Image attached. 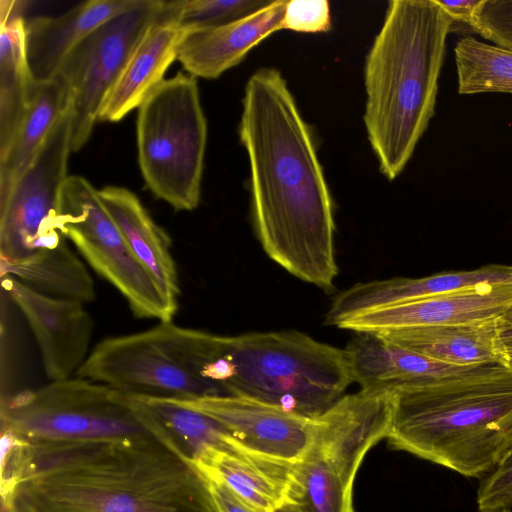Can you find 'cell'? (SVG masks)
I'll list each match as a JSON object with an SVG mask.
<instances>
[{
	"label": "cell",
	"mask_w": 512,
	"mask_h": 512,
	"mask_svg": "<svg viewBox=\"0 0 512 512\" xmlns=\"http://www.w3.org/2000/svg\"><path fill=\"white\" fill-rule=\"evenodd\" d=\"M77 375L135 396L172 400L223 396L184 365L166 322L143 332L102 340Z\"/></svg>",
	"instance_id": "obj_11"
},
{
	"label": "cell",
	"mask_w": 512,
	"mask_h": 512,
	"mask_svg": "<svg viewBox=\"0 0 512 512\" xmlns=\"http://www.w3.org/2000/svg\"><path fill=\"white\" fill-rule=\"evenodd\" d=\"M281 29L301 33H322L331 29L327 0H288Z\"/></svg>",
	"instance_id": "obj_33"
},
{
	"label": "cell",
	"mask_w": 512,
	"mask_h": 512,
	"mask_svg": "<svg viewBox=\"0 0 512 512\" xmlns=\"http://www.w3.org/2000/svg\"><path fill=\"white\" fill-rule=\"evenodd\" d=\"M512 305V283L485 285L366 311L337 327L354 332L475 323L497 318Z\"/></svg>",
	"instance_id": "obj_15"
},
{
	"label": "cell",
	"mask_w": 512,
	"mask_h": 512,
	"mask_svg": "<svg viewBox=\"0 0 512 512\" xmlns=\"http://www.w3.org/2000/svg\"><path fill=\"white\" fill-rule=\"evenodd\" d=\"M70 102L68 85L59 74L36 83L27 114L9 148L0 156V200L32 164L57 121L70 108Z\"/></svg>",
	"instance_id": "obj_24"
},
{
	"label": "cell",
	"mask_w": 512,
	"mask_h": 512,
	"mask_svg": "<svg viewBox=\"0 0 512 512\" xmlns=\"http://www.w3.org/2000/svg\"><path fill=\"white\" fill-rule=\"evenodd\" d=\"M472 31L512 51V0H481L474 14Z\"/></svg>",
	"instance_id": "obj_31"
},
{
	"label": "cell",
	"mask_w": 512,
	"mask_h": 512,
	"mask_svg": "<svg viewBox=\"0 0 512 512\" xmlns=\"http://www.w3.org/2000/svg\"><path fill=\"white\" fill-rule=\"evenodd\" d=\"M480 480L476 498L479 512L512 509V446L495 468Z\"/></svg>",
	"instance_id": "obj_32"
},
{
	"label": "cell",
	"mask_w": 512,
	"mask_h": 512,
	"mask_svg": "<svg viewBox=\"0 0 512 512\" xmlns=\"http://www.w3.org/2000/svg\"><path fill=\"white\" fill-rule=\"evenodd\" d=\"M452 25L436 0H392L366 57L364 124L388 180L404 170L434 115Z\"/></svg>",
	"instance_id": "obj_3"
},
{
	"label": "cell",
	"mask_w": 512,
	"mask_h": 512,
	"mask_svg": "<svg viewBox=\"0 0 512 512\" xmlns=\"http://www.w3.org/2000/svg\"><path fill=\"white\" fill-rule=\"evenodd\" d=\"M138 163L150 191L176 211L194 210L201 198L207 121L196 77L163 80L138 107Z\"/></svg>",
	"instance_id": "obj_7"
},
{
	"label": "cell",
	"mask_w": 512,
	"mask_h": 512,
	"mask_svg": "<svg viewBox=\"0 0 512 512\" xmlns=\"http://www.w3.org/2000/svg\"><path fill=\"white\" fill-rule=\"evenodd\" d=\"M183 31L174 20L170 1L160 17L146 30L120 78L106 97L98 120L118 122L138 108L164 79L173 61Z\"/></svg>",
	"instance_id": "obj_21"
},
{
	"label": "cell",
	"mask_w": 512,
	"mask_h": 512,
	"mask_svg": "<svg viewBox=\"0 0 512 512\" xmlns=\"http://www.w3.org/2000/svg\"><path fill=\"white\" fill-rule=\"evenodd\" d=\"M271 0H173V14L182 31L223 26L240 20Z\"/></svg>",
	"instance_id": "obj_30"
},
{
	"label": "cell",
	"mask_w": 512,
	"mask_h": 512,
	"mask_svg": "<svg viewBox=\"0 0 512 512\" xmlns=\"http://www.w3.org/2000/svg\"><path fill=\"white\" fill-rule=\"evenodd\" d=\"M127 395L169 441L193 462L207 448H223L234 443L218 421L200 411L170 399Z\"/></svg>",
	"instance_id": "obj_27"
},
{
	"label": "cell",
	"mask_w": 512,
	"mask_h": 512,
	"mask_svg": "<svg viewBox=\"0 0 512 512\" xmlns=\"http://www.w3.org/2000/svg\"><path fill=\"white\" fill-rule=\"evenodd\" d=\"M164 0H144L138 7L103 23L62 62L57 74L68 85L71 151L89 139L106 97L120 78L146 30L160 17Z\"/></svg>",
	"instance_id": "obj_10"
},
{
	"label": "cell",
	"mask_w": 512,
	"mask_h": 512,
	"mask_svg": "<svg viewBox=\"0 0 512 512\" xmlns=\"http://www.w3.org/2000/svg\"><path fill=\"white\" fill-rule=\"evenodd\" d=\"M25 22L23 16L0 22V156L17 134L37 83L27 59Z\"/></svg>",
	"instance_id": "obj_25"
},
{
	"label": "cell",
	"mask_w": 512,
	"mask_h": 512,
	"mask_svg": "<svg viewBox=\"0 0 512 512\" xmlns=\"http://www.w3.org/2000/svg\"><path fill=\"white\" fill-rule=\"evenodd\" d=\"M496 341L506 363L512 366V305L495 319Z\"/></svg>",
	"instance_id": "obj_35"
},
{
	"label": "cell",
	"mask_w": 512,
	"mask_h": 512,
	"mask_svg": "<svg viewBox=\"0 0 512 512\" xmlns=\"http://www.w3.org/2000/svg\"><path fill=\"white\" fill-rule=\"evenodd\" d=\"M1 284L26 319L50 382L71 378L89 355L94 324L84 303L44 294L11 276L1 277Z\"/></svg>",
	"instance_id": "obj_13"
},
{
	"label": "cell",
	"mask_w": 512,
	"mask_h": 512,
	"mask_svg": "<svg viewBox=\"0 0 512 512\" xmlns=\"http://www.w3.org/2000/svg\"><path fill=\"white\" fill-rule=\"evenodd\" d=\"M275 512H303L302 509L295 503H286Z\"/></svg>",
	"instance_id": "obj_37"
},
{
	"label": "cell",
	"mask_w": 512,
	"mask_h": 512,
	"mask_svg": "<svg viewBox=\"0 0 512 512\" xmlns=\"http://www.w3.org/2000/svg\"><path fill=\"white\" fill-rule=\"evenodd\" d=\"M58 228L90 267L124 296L136 317L172 320L175 313L157 283L131 251L98 190L84 177L68 176L63 183Z\"/></svg>",
	"instance_id": "obj_8"
},
{
	"label": "cell",
	"mask_w": 512,
	"mask_h": 512,
	"mask_svg": "<svg viewBox=\"0 0 512 512\" xmlns=\"http://www.w3.org/2000/svg\"><path fill=\"white\" fill-rule=\"evenodd\" d=\"M1 424L32 443L169 441L127 394L80 377L2 395Z\"/></svg>",
	"instance_id": "obj_6"
},
{
	"label": "cell",
	"mask_w": 512,
	"mask_h": 512,
	"mask_svg": "<svg viewBox=\"0 0 512 512\" xmlns=\"http://www.w3.org/2000/svg\"><path fill=\"white\" fill-rule=\"evenodd\" d=\"M345 351L361 390L392 393L486 370L496 364L455 366L404 348L376 332H355Z\"/></svg>",
	"instance_id": "obj_16"
},
{
	"label": "cell",
	"mask_w": 512,
	"mask_h": 512,
	"mask_svg": "<svg viewBox=\"0 0 512 512\" xmlns=\"http://www.w3.org/2000/svg\"><path fill=\"white\" fill-rule=\"evenodd\" d=\"M16 512H220L209 480L169 441L21 440L1 463Z\"/></svg>",
	"instance_id": "obj_2"
},
{
	"label": "cell",
	"mask_w": 512,
	"mask_h": 512,
	"mask_svg": "<svg viewBox=\"0 0 512 512\" xmlns=\"http://www.w3.org/2000/svg\"><path fill=\"white\" fill-rule=\"evenodd\" d=\"M194 463L213 481L263 512L292 502L296 464L249 452L235 443L207 448Z\"/></svg>",
	"instance_id": "obj_19"
},
{
	"label": "cell",
	"mask_w": 512,
	"mask_h": 512,
	"mask_svg": "<svg viewBox=\"0 0 512 512\" xmlns=\"http://www.w3.org/2000/svg\"><path fill=\"white\" fill-rule=\"evenodd\" d=\"M143 1L88 0L59 16H37L27 20V59L35 82L53 78L66 56L86 36Z\"/></svg>",
	"instance_id": "obj_20"
},
{
	"label": "cell",
	"mask_w": 512,
	"mask_h": 512,
	"mask_svg": "<svg viewBox=\"0 0 512 512\" xmlns=\"http://www.w3.org/2000/svg\"><path fill=\"white\" fill-rule=\"evenodd\" d=\"M352 489L331 465L309 451L296 464L292 502L303 512H356Z\"/></svg>",
	"instance_id": "obj_29"
},
{
	"label": "cell",
	"mask_w": 512,
	"mask_h": 512,
	"mask_svg": "<svg viewBox=\"0 0 512 512\" xmlns=\"http://www.w3.org/2000/svg\"><path fill=\"white\" fill-rule=\"evenodd\" d=\"M98 195L113 218L131 251L157 283L164 299L175 313L180 294L171 240L130 190L106 186Z\"/></svg>",
	"instance_id": "obj_22"
},
{
	"label": "cell",
	"mask_w": 512,
	"mask_h": 512,
	"mask_svg": "<svg viewBox=\"0 0 512 512\" xmlns=\"http://www.w3.org/2000/svg\"><path fill=\"white\" fill-rule=\"evenodd\" d=\"M391 420V394L361 390L341 397L314 418L311 452L324 459L353 485L366 453L386 438Z\"/></svg>",
	"instance_id": "obj_14"
},
{
	"label": "cell",
	"mask_w": 512,
	"mask_h": 512,
	"mask_svg": "<svg viewBox=\"0 0 512 512\" xmlns=\"http://www.w3.org/2000/svg\"><path fill=\"white\" fill-rule=\"evenodd\" d=\"M390 394L386 439L394 449L482 479L512 446L510 365Z\"/></svg>",
	"instance_id": "obj_4"
},
{
	"label": "cell",
	"mask_w": 512,
	"mask_h": 512,
	"mask_svg": "<svg viewBox=\"0 0 512 512\" xmlns=\"http://www.w3.org/2000/svg\"><path fill=\"white\" fill-rule=\"evenodd\" d=\"M500 512H512V509H509V510H503V511H500Z\"/></svg>",
	"instance_id": "obj_39"
},
{
	"label": "cell",
	"mask_w": 512,
	"mask_h": 512,
	"mask_svg": "<svg viewBox=\"0 0 512 512\" xmlns=\"http://www.w3.org/2000/svg\"><path fill=\"white\" fill-rule=\"evenodd\" d=\"M242 106L239 138L259 241L290 274L329 291L338 273L333 202L311 130L275 68L250 76Z\"/></svg>",
	"instance_id": "obj_1"
},
{
	"label": "cell",
	"mask_w": 512,
	"mask_h": 512,
	"mask_svg": "<svg viewBox=\"0 0 512 512\" xmlns=\"http://www.w3.org/2000/svg\"><path fill=\"white\" fill-rule=\"evenodd\" d=\"M454 54L460 94L512 93V51L465 36Z\"/></svg>",
	"instance_id": "obj_28"
},
{
	"label": "cell",
	"mask_w": 512,
	"mask_h": 512,
	"mask_svg": "<svg viewBox=\"0 0 512 512\" xmlns=\"http://www.w3.org/2000/svg\"><path fill=\"white\" fill-rule=\"evenodd\" d=\"M174 401L212 417L237 446L255 454L296 464L313 445L314 418L280 407L240 396Z\"/></svg>",
	"instance_id": "obj_12"
},
{
	"label": "cell",
	"mask_w": 512,
	"mask_h": 512,
	"mask_svg": "<svg viewBox=\"0 0 512 512\" xmlns=\"http://www.w3.org/2000/svg\"><path fill=\"white\" fill-rule=\"evenodd\" d=\"M11 276L44 294L80 301H93L95 285L83 262L67 240L53 250L11 264H1V277Z\"/></svg>",
	"instance_id": "obj_26"
},
{
	"label": "cell",
	"mask_w": 512,
	"mask_h": 512,
	"mask_svg": "<svg viewBox=\"0 0 512 512\" xmlns=\"http://www.w3.org/2000/svg\"><path fill=\"white\" fill-rule=\"evenodd\" d=\"M2 512H16L14 511L13 509L11 508H8V507H5V506H2Z\"/></svg>",
	"instance_id": "obj_38"
},
{
	"label": "cell",
	"mask_w": 512,
	"mask_h": 512,
	"mask_svg": "<svg viewBox=\"0 0 512 512\" xmlns=\"http://www.w3.org/2000/svg\"><path fill=\"white\" fill-rule=\"evenodd\" d=\"M438 5L454 22L464 23L472 30L474 14L481 0H460V1H441L436 0Z\"/></svg>",
	"instance_id": "obj_36"
},
{
	"label": "cell",
	"mask_w": 512,
	"mask_h": 512,
	"mask_svg": "<svg viewBox=\"0 0 512 512\" xmlns=\"http://www.w3.org/2000/svg\"><path fill=\"white\" fill-rule=\"evenodd\" d=\"M495 319L401 328L379 334L404 348L450 365H508L497 345Z\"/></svg>",
	"instance_id": "obj_23"
},
{
	"label": "cell",
	"mask_w": 512,
	"mask_h": 512,
	"mask_svg": "<svg viewBox=\"0 0 512 512\" xmlns=\"http://www.w3.org/2000/svg\"><path fill=\"white\" fill-rule=\"evenodd\" d=\"M287 1L271 0L256 12L223 26L183 31L176 60L196 78H218L265 38L282 30Z\"/></svg>",
	"instance_id": "obj_18"
},
{
	"label": "cell",
	"mask_w": 512,
	"mask_h": 512,
	"mask_svg": "<svg viewBox=\"0 0 512 512\" xmlns=\"http://www.w3.org/2000/svg\"><path fill=\"white\" fill-rule=\"evenodd\" d=\"M70 108L57 121L32 164L0 200L1 264L18 263L66 241L58 228L60 192L71 153Z\"/></svg>",
	"instance_id": "obj_9"
},
{
	"label": "cell",
	"mask_w": 512,
	"mask_h": 512,
	"mask_svg": "<svg viewBox=\"0 0 512 512\" xmlns=\"http://www.w3.org/2000/svg\"><path fill=\"white\" fill-rule=\"evenodd\" d=\"M512 283V265L489 264L475 270L449 271L421 278L394 277L358 283L339 293L324 323L338 324L354 315L485 285Z\"/></svg>",
	"instance_id": "obj_17"
},
{
	"label": "cell",
	"mask_w": 512,
	"mask_h": 512,
	"mask_svg": "<svg viewBox=\"0 0 512 512\" xmlns=\"http://www.w3.org/2000/svg\"><path fill=\"white\" fill-rule=\"evenodd\" d=\"M224 387L240 396L315 418L353 382L345 349L298 331L226 337Z\"/></svg>",
	"instance_id": "obj_5"
},
{
	"label": "cell",
	"mask_w": 512,
	"mask_h": 512,
	"mask_svg": "<svg viewBox=\"0 0 512 512\" xmlns=\"http://www.w3.org/2000/svg\"><path fill=\"white\" fill-rule=\"evenodd\" d=\"M208 480L220 512H263L240 499L225 485L217 481Z\"/></svg>",
	"instance_id": "obj_34"
}]
</instances>
